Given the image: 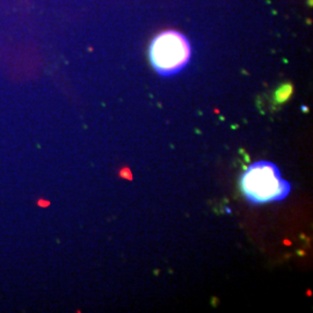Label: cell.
Here are the masks:
<instances>
[{
  "label": "cell",
  "mask_w": 313,
  "mask_h": 313,
  "mask_svg": "<svg viewBox=\"0 0 313 313\" xmlns=\"http://www.w3.org/2000/svg\"><path fill=\"white\" fill-rule=\"evenodd\" d=\"M240 188L251 204L278 202L288 197L291 184L282 178L274 163L260 160L253 163L240 178Z\"/></svg>",
  "instance_id": "6da1fadb"
},
{
  "label": "cell",
  "mask_w": 313,
  "mask_h": 313,
  "mask_svg": "<svg viewBox=\"0 0 313 313\" xmlns=\"http://www.w3.org/2000/svg\"><path fill=\"white\" fill-rule=\"evenodd\" d=\"M189 58V42L182 34L175 30H165L157 35L151 43V64L161 76L178 73L187 65Z\"/></svg>",
  "instance_id": "7a4b0ae2"
},
{
  "label": "cell",
  "mask_w": 313,
  "mask_h": 313,
  "mask_svg": "<svg viewBox=\"0 0 313 313\" xmlns=\"http://www.w3.org/2000/svg\"><path fill=\"white\" fill-rule=\"evenodd\" d=\"M291 93H292V86L286 84V85H282L277 90L276 94H275V99H276V102L278 103H282V102L286 101L290 96H291Z\"/></svg>",
  "instance_id": "3957f363"
}]
</instances>
